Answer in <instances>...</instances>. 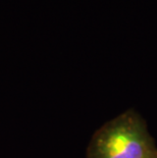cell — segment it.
Instances as JSON below:
<instances>
[{
    "label": "cell",
    "instance_id": "1",
    "mask_svg": "<svg viewBox=\"0 0 157 158\" xmlns=\"http://www.w3.org/2000/svg\"><path fill=\"white\" fill-rule=\"evenodd\" d=\"M156 151L144 119L129 109L96 131L87 158H149Z\"/></svg>",
    "mask_w": 157,
    "mask_h": 158
},
{
    "label": "cell",
    "instance_id": "2",
    "mask_svg": "<svg viewBox=\"0 0 157 158\" xmlns=\"http://www.w3.org/2000/svg\"><path fill=\"white\" fill-rule=\"evenodd\" d=\"M149 158H157V151H156V152H155L154 154H153L152 156H150Z\"/></svg>",
    "mask_w": 157,
    "mask_h": 158
}]
</instances>
